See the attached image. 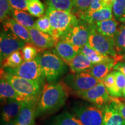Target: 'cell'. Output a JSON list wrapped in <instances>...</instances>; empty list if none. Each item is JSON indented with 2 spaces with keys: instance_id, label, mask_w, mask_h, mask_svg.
Wrapping results in <instances>:
<instances>
[{
  "instance_id": "obj_1",
  "label": "cell",
  "mask_w": 125,
  "mask_h": 125,
  "mask_svg": "<svg viewBox=\"0 0 125 125\" xmlns=\"http://www.w3.org/2000/svg\"><path fill=\"white\" fill-rule=\"evenodd\" d=\"M67 98V94L61 84H45L37 101L36 116L57 110L65 104Z\"/></svg>"
},
{
  "instance_id": "obj_2",
  "label": "cell",
  "mask_w": 125,
  "mask_h": 125,
  "mask_svg": "<svg viewBox=\"0 0 125 125\" xmlns=\"http://www.w3.org/2000/svg\"><path fill=\"white\" fill-rule=\"evenodd\" d=\"M1 77L5 78L13 86L19 94L26 102H37L40 97L43 83L30 81L6 73L2 68Z\"/></svg>"
},
{
  "instance_id": "obj_3",
  "label": "cell",
  "mask_w": 125,
  "mask_h": 125,
  "mask_svg": "<svg viewBox=\"0 0 125 125\" xmlns=\"http://www.w3.org/2000/svg\"><path fill=\"white\" fill-rule=\"evenodd\" d=\"M36 58L40 63L45 79L49 83L55 82L66 71L65 62L54 53L44 51L38 53Z\"/></svg>"
},
{
  "instance_id": "obj_4",
  "label": "cell",
  "mask_w": 125,
  "mask_h": 125,
  "mask_svg": "<svg viewBox=\"0 0 125 125\" xmlns=\"http://www.w3.org/2000/svg\"><path fill=\"white\" fill-rule=\"evenodd\" d=\"M45 15L49 18L53 30V37L57 40H60L79 21L77 17L71 12L57 10L49 7L47 8Z\"/></svg>"
},
{
  "instance_id": "obj_5",
  "label": "cell",
  "mask_w": 125,
  "mask_h": 125,
  "mask_svg": "<svg viewBox=\"0 0 125 125\" xmlns=\"http://www.w3.org/2000/svg\"><path fill=\"white\" fill-rule=\"evenodd\" d=\"M89 25L90 26V32L87 45L100 53L112 57L116 60L123 59L117 54L114 47V42L99 33L96 30L95 24Z\"/></svg>"
},
{
  "instance_id": "obj_6",
  "label": "cell",
  "mask_w": 125,
  "mask_h": 125,
  "mask_svg": "<svg viewBox=\"0 0 125 125\" xmlns=\"http://www.w3.org/2000/svg\"><path fill=\"white\" fill-rule=\"evenodd\" d=\"M72 112L83 125H102L103 107L89 104H76L71 109Z\"/></svg>"
},
{
  "instance_id": "obj_7",
  "label": "cell",
  "mask_w": 125,
  "mask_h": 125,
  "mask_svg": "<svg viewBox=\"0 0 125 125\" xmlns=\"http://www.w3.org/2000/svg\"><path fill=\"white\" fill-rule=\"evenodd\" d=\"M6 73L30 81L43 82L45 78L37 58L33 60L24 62L16 68H2Z\"/></svg>"
},
{
  "instance_id": "obj_8",
  "label": "cell",
  "mask_w": 125,
  "mask_h": 125,
  "mask_svg": "<svg viewBox=\"0 0 125 125\" xmlns=\"http://www.w3.org/2000/svg\"><path fill=\"white\" fill-rule=\"evenodd\" d=\"M90 74L89 71L68 75L64 79V83L75 93L90 89L101 82Z\"/></svg>"
},
{
  "instance_id": "obj_9",
  "label": "cell",
  "mask_w": 125,
  "mask_h": 125,
  "mask_svg": "<svg viewBox=\"0 0 125 125\" xmlns=\"http://www.w3.org/2000/svg\"><path fill=\"white\" fill-rule=\"evenodd\" d=\"M76 93L82 99L100 107L108 104L112 98L103 81L90 89Z\"/></svg>"
},
{
  "instance_id": "obj_10",
  "label": "cell",
  "mask_w": 125,
  "mask_h": 125,
  "mask_svg": "<svg viewBox=\"0 0 125 125\" xmlns=\"http://www.w3.org/2000/svg\"><path fill=\"white\" fill-rule=\"evenodd\" d=\"M26 42L8 31L4 30L0 35L1 62L14 52L20 51L26 44Z\"/></svg>"
},
{
  "instance_id": "obj_11",
  "label": "cell",
  "mask_w": 125,
  "mask_h": 125,
  "mask_svg": "<svg viewBox=\"0 0 125 125\" xmlns=\"http://www.w3.org/2000/svg\"><path fill=\"white\" fill-rule=\"evenodd\" d=\"M90 32V26L82 20L70 30L60 40L81 48L86 45Z\"/></svg>"
},
{
  "instance_id": "obj_12",
  "label": "cell",
  "mask_w": 125,
  "mask_h": 125,
  "mask_svg": "<svg viewBox=\"0 0 125 125\" xmlns=\"http://www.w3.org/2000/svg\"><path fill=\"white\" fill-rule=\"evenodd\" d=\"M32 44L40 49H50L55 46L59 40L51 35L42 32L35 27L29 29Z\"/></svg>"
},
{
  "instance_id": "obj_13",
  "label": "cell",
  "mask_w": 125,
  "mask_h": 125,
  "mask_svg": "<svg viewBox=\"0 0 125 125\" xmlns=\"http://www.w3.org/2000/svg\"><path fill=\"white\" fill-rule=\"evenodd\" d=\"M112 8L105 7L96 11L89 13H83L77 16L81 20L88 24H95L97 23L113 18Z\"/></svg>"
},
{
  "instance_id": "obj_14",
  "label": "cell",
  "mask_w": 125,
  "mask_h": 125,
  "mask_svg": "<svg viewBox=\"0 0 125 125\" xmlns=\"http://www.w3.org/2000/svg\"><path fill=\"white\" fill-rule=\"evenodd\" d=\"M56 53L66 64H68L80 52L81 48L64 40H59L55 45Z\"/></svg>"
},
{
  "instance_id": "obj_15",
  "label": "cell",
  "mask_w": 125,
  "mask_h": 125,
  "mask_svg": "<svg viewBox=\"0 0 125 125\" xmlns=\"http://www.w3.org/2000/svg\"><path fill=\"white\" fill-rule=\"evenodd\" d=\"M4 30L8 31L19 38L24 41L26 43H31V36L29 29L17 22L13 18H8L3 21Z\"/></svg>"
},
{
  "instance_id": "obj_16",
  "label": "cell",
  "mask_w": 125,
  "mask_h": 125,
  "mask_svg": "<svg viewBox=\"0 0 125 125\" xmlns=\"http://www.w3.org/2000/svg\"><path fill=\"white\" fill-rule=\"evenodd\" d=\"M37 102H25L15 121L18 125H34Z\"/></svg>"
},
{
  "instance_id": "obj_17",
  "label": "cell",
  "mask_w": 125,
  "mask_h": 125,
  "mask_svg": "<svg viewBox=\"0 0 125 125\" xmlns=\"http://www.w3.org/2000/svg\"><path fill=\"white\" fill-rule=\"evenodd\" d=\"M0 98L1 102L5 104L10 101H23L13 86L5 78L1 77L0 80Z\"/></svg>"
},
{
  "instance_id": "obj_18",
  "label": "cell",
  "mask_w": 125,
  "mask_h": 125,
  "mask_svg": "<svg viewBox=\"0 0 125 125\" xmlns=\"http://www.w3.org/2000/svg\"><path fill=\"white\" fill-rule=\"evenodd\" d=\"M25 102L26 101L13 100L5 104L1 112V117L3 121L7 123L15 120Z\"/></svg>"
},
{
  "instance_id": "obj_19",
  "label": "cell",
  "mask_w": 125,
  "mask_h": 125,
  "mask_svg": "<svg viewBox=\"0 0 125 125\" xmlns=\"http://www.w3.org/2000/svg\"><path fill=\"white\" fill-rule=\"evenodd\" d=\"M102 125H125V119L108 103L103 107Z\"/></svg>"
},
{
  "instance_id": "obj_20",
  "label": "cell",
  "mask_w": 125,
  "mask_h": 125,
  "mask_svg": "<svg viewBox=\"0 0 125 125\" xmlns=\"http://www.w3.org/2000/svg\"><path fill=\"white\" fill-rule=\"evenodd\" d=\"M118 21L115 19H111L100 21L95 24L96 30L99 33L107 37L114 42V38L118 29Z\"/></svg>"
},
{
  "instance_id": "obj_21",
  "label": "cell",
  "mask_w": 125,
  "mask_h": 125,
  "mask_svg": "<svg viewBox=\"0 0 125 125\" xmlns=\"http://www.w3.org/2000/svg\"><path fill=\"white\" fill-rule=\"evenodd\" d=\"M73 73L89 71L93 64L82 53L79 52L68 63Z\"/></svg>"
},
{
  "instance_id": "obj_22",
  "label": "cell",
  "mask_w": 125,
  "mask_h": 125,
  "mask_svg": "<svg viewBox=\"0 0 125 125\" xmlns=\"http://www.w3.org/2000/svg\"><path fill=\"white\" fill-rule=\"evenodd\" d=\"M116 64V60L115 59L94 64L90 68L89 71L94 77L103 81Z\"/></svg>"
},
{
  "instance_id": "obj_23",
  "label": "cell",
  "mask_w": 125,
  "mask_h": 125,
  "mask_svg": "<svg viewBox=\"0 0 125 125\" xmlns=\"http://www.w3.org/2000/svg\"><path fill=\"white\" fill-rule=\"evenodd\" d=\"M50 125H83L73 114L63 112L52 119Z\"/></svg>"
},
{
  "instance_id": "obj_24",
  "label": "cell",
  "mask_w": 125,
  "mask_h": 125,
  "mask_svg": "<svg viewBox=\"0 0 125 125\" xmlns=\"http://www.w3.org/2000/svg\"><path fill=\"white\" fill-rule=\"evenodd\" d=\"M13 18L17 22L29 29L35 26V21L32 15L24 10L13 9L12 10Z\"/></svg>"
},
{
  "instance_id": "obj_25",
  "label": "cell",
  "mask_w": 125,
  "mask_h": 125,
  "mask_svg": "<svg viewBox=\"0 0 125 125\" xmlns=\"http://www.w3.org/2000/svg\"><path fill=\"white\" fill-rule=\"evenodd\" d=\"M80 52L83 54L93 64L101 62H107V61L112 60L114 59L112 57H109V56H104L100 53L97 51L90 48L87 44L84 45L81 48Z\"/></svg>"
},
{
  "instance_id": "obj_26",
  "label": "cell",
  "mask_w": 125,
  "mask_h": 125,
  "mask_svg": "<svg viewBox=\"0 0 125 125\" xmlns=\"http://www.w3.org/2000/svg\"><path fill=\"white\" fill-rule=\"evenodd\" d=\"M114 44L117 54L123 59L125 55V23L118 28L114 38Z\"/></svg>"
},
{
  "instance_id": "obj_27",
  "label": "cell",
  "mask_w": 125,
  "mask_h": 125,
  "mask_svg": "<svg viewBox=\"0 0 125 125\" xmlns=\"http://www.w3.org/2000/svg\"><path fill=\"white\" fill-rule=\"evenodd\" d=\"M21 51L14 52L1 62L2 68H16L24 62Z\"/></svg>"
},
{
  "instance_id": "obj_28",
  "label": "cell",
  "mask_w": 125,
  "mask_h": 125,
  "mask_svg": "<svg viewBox=\"0 0 125 125\" xmlns=\"http://www.w3.org/2000/svg\"><path fill=\"white\" fill-rule=\"evenodd\" d=\"M114 71L116 78V82L115 89L111 96L115 98L121 97H123V90L125 87V75L119 71L115 70Z\"/></svg>"
},
{
  "instance_id": "obj_29",
  "label": "cell",
  "mask_w": 125,
  "mask_h": 125,
  "mask_svg": "<svg viewBox=\"0 0 125 125\" xmlns=\"http://www.w3.org/2000/svg\"><path fill=\"white\" fill-rule=\"evenodd\" d=\"M28 11L34 17L40 18L45 12V6L40 0H27Z\"/></svg>"
},
{
  "instance_id": "obj_30",
  "label": "cell",
  "mask_w": 125,
  "mask_h": 125,
  "mask_svg": "<svg viewBox=\"0 0 125 125\" xmlns=\"http://www.w3.org/2000/svg\"><path fill=\"white\" fill-rule=\"evenodd\" d=\"M48 7L57 10L71 12L73 9V0H46Z\"/></svg>"
},
{
  "instance_id": "obj_31",
  "label": "cell",
  "mask_w": 125,
  "mask_h": 125,
  "mask_svg": "<svg viewBox=\"0 0 125 125\" xmlns=\"http://www.w3.org/2000/svg\"><path fill=\"white\" fill-rule=\"evenodd\" d=\"M34 27L42 32L50 34L53 37V30L51 26L49 19L46 15L42 16L36 20Z\"/></svg>"
},
{
  "instance_id": "obj_32",
  "label": "cell",
  "mask_w": 125,
  "mask_h": 125,
  "mask_svg": "<svg viewBox=\"0 0 125 125\" xmlns=\"http://www.w3.org/2000/svg\"><path fill=\"white\" fill-rule=\"evenodd\" d=\"M115 19L118 21L124 23L125 21V0H116L112 7Z\"/></svg>"
},
{
  "instance_id": "obj_33",
  "label": "cell",
  "mask_w": 125,
  "mask_h": 125,
  "mask_svg": "<svg viewBox=\"0 0 125 125\" xmlns=\"http://www.w3.org/2000/svg\"><path fill=\"white\" fill-rule=\"evenodd\" d=\"M21 51L24 62L34 60L38 54L37 47L31 43H26Z\"/></svg>"
},
{
  "instance_id": "obj_34",
  "label": "cell",
  "mask_w": 125,
  "mask_h": 125,
  "mask_svg": "<svg viewBox=\"0 0 125 125\" xmlns=\"http://www.w3.org/2000/svg\"><path fill=\"white\" fill-rule=\"evenodd\" d=\"M92 2V0H73V10L77 16L85 13Z\"/></svg>"
},
{
  "instance_id": "obj_35",
  "label": "cell",
  "mask_w": 125,
  "mask_h": 125,
  "mask_svg": "<svg viewBox=\"0 0 125 125\" xmlns=\"http://www.w3.org/2000/svg\"><path fill=\"white\" fill-rule=\"evenodd\" d=\"M12 9L9 0H0V19L1 22L9 18V15L12 13Z\"/></svg>"
},
{
  "instance_id": "obj_36",
  "label": "cell",
  "mask_w": 125,
  "mask_h": 125,
  "mask_svg": "<svg viewBox=\"0 0 125 125\" xmlns=\"http://www.w3.org/2000/svg\"><path fill=\"white\" fill-rule=\"evenodd\" d=\"M103 82L107 89L108 92L110 96L113 93V91L115 87V82H116V78L114 71L109 73L104 79H103Z\"/></svg>"
},
{
  "instance_id": "obj_37",
  "label": "cell",
  "mask_w": 125,
  "mask_h": 125,
  "mask_svg": "<svg viewBox=\"0 0 125 125\" xmlns=\"http://www.w3.org/2000/svg\"><path fill=\"white\" fill-rule=\"evenodd\" d=\"M109 103L125 119V103L119 100L118 98L112 97Z\"/></svg>"
},
{
  "instance_id": "obj_38",
  "label": "cell",
  "mask_w": 125,
  "mask_h": 125,
  "mask_svg": "<svg viewBox=\"0 0 125 125\" xmlns=\"http://www.w3.org/2000/svg\"><path fill=\"white\" fill-rule=\"evenodd\" d=\"M105 7H107V0H92L91 5L89 8L88 10L84 13H91Z\"/></svg>"
},
{
  "instance_id": "obj_39",
  "label": "cell",
  "mask_w": 125,
  "mask_h": 125,
  "mask_svg": "<svg viewBox=\"0 0 125 125\" xmlns=\"http://www.w3.org/2000/svg\"><path fill=\"white\" fill-rule=\"evenodd\" d=\"M9 2L13 9L28 10L27 0H9Z\"/></svg>"
},
{
  "instance_id": "obj_40",
  "label": "cell",
  "mask_w": 125,
  "mask_h": 125,
  "mask_svg": "<svg viewBox=\"0 0 125 125\" xmlns=\"http://www.w3.org/2000/svg\"><path fill=\"white\" fill-rule=\"evenodd\" d=\"M114 69L116 70V71H119L121 72L122 74H123L125 75V62H118L116 64L114 65Z\"/></svg>"
},
{
  "instance_id": "obj_41",
  "label": "cell",
  "mask_w": 125,
  "mask_h": 125,
  "mask_svg": "<svg viewBox=\"0 0 125 125\" xmlns=\"http://www.w3.org/2000/svg\"><path fill=\"white\" fill-rule=\"evenodd\" d=\"M4 125H18V124L17 123L16 121L15 120H13V121H12L11 122H9L8 123H7Z\"/></svg>"
},
{
  "instance_id": "obj_42",
  "label": "cell",
  "mask_w": 125,
  "mask_h": 125,
  "mask_svg": "<svg viewBox=\"0 0 125 125\" xmlns=\"http://www.w3.org/2000/svg\"><path fill=\"white\" fill-rule=\"evenodd\" d=\"M123 97L125 99V87L124 90H123Z\"/></svg>"
},
{
  "instance_id": "obj_43",
  "label": "cell",
  "mask_w": 125,
  "mask_h": 125,
  "mask_svg": "<svg viewBox=\"0 0 125 125\" xmlns=\"http://www.w3.org/2000/svg\"><path fill=\"white\" fill-rule=\"evenodd\" d=\"M110 1H111V2H113V3H114V2H115V1H116V0H110Z\"/></svg>"
},
{
  "instance_id": "obj_44",
  "label": "cell",
  "mask_w": 125,
  "mask_h": 125,
  "mask_svg": "<svg viewBox=\"0 0 125 125\" xmlns=\"http://www.w3.org/2000/svg\"><path fill=\"white\" fill-rule=\"evenodd\" d=\"M123 59H125V55L124 56V57H123Z\"/></svg>"
},
{
  "instance_id": "obj_45",
  "label": "cell",
  "mask_w": 125,
  "mask_h": 125,
  "mask_svg": "<svg viewBox=\"0 0 125 125\" xmlns=\"http://www.w3.org/2000/svg\"><path fill=\"white\" fill-rule=\"evenodd\" d=\"M125 23V22H124V23Z\"/></svg>"
}]
</instances>
